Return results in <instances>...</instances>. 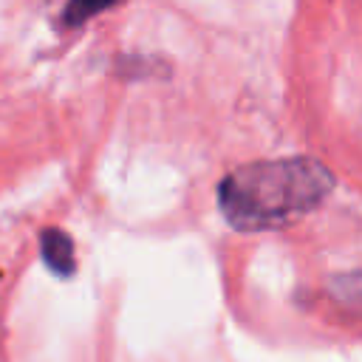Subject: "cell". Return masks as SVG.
Listing matches in <instances>:
<instances>
[{
	"label": "cell",
	"mask_w": 362,
	"mask_h": 362,
	"mask_svg": "<svg viewBox=\"0 0 362 362\" xmlns=\"http://www.w3.org/2000/svg\"><path fill=\"white\" fill-rule=\"evenodd\" d=\"M334 189V173L308 156L252 161L218 184V206L229 226L240 232L283 229Z\"/></svg>",
	"instance_id": "6da1fadb"
},
{
	"label": "cell",
	"mask_w": 362,
	"mask_h": 362,
	"mask_svg": "<svg viewBox=\"0 0 362 362\" xmlns=\"http://www.w3.org/2000/svg\"><path fill=\"white\" fill-rule=\"evenodd\" d=\"M40 252L42 263L57 274V277H71L76 263H74V240L62 229H45L40 235Z\"/></svg>",
	"instance_id": "7a4b0ae2"
},
{
	"label": "cell",
	"mask_w": 362,
	"mask_h": 362,
	"mask_svg": "<svg viewBox=\"0 0 362 362\" xmlns=\"http://www.w3.org/2000/svg\"><path fill=\"white\" fill-rule=\"evenodd\" d=\"M116 0H68L65 3V8H62V23L65 25H82V23H88L90 17H96L99 11H105V8H110Z\"/></svg>",
	"instance_id": "3957f363"
},
{
	"label": "cell",
	"mask_w": 362,
	"mask_h": 362,
	"mask_svg": "<svg viewBox=\"0 0 362 362\" xmlns=\"http://www.w3.org/2000/svg\"><path fill=\"white\" fill-rule=\"evenodd\" d=\"M337 286H339V294H337V297H339L345 305L356 308V305L362 303V274L339 277V280H337Z\"/></svg>",
	"instance_id": "277c9868"
}]
</instances>
